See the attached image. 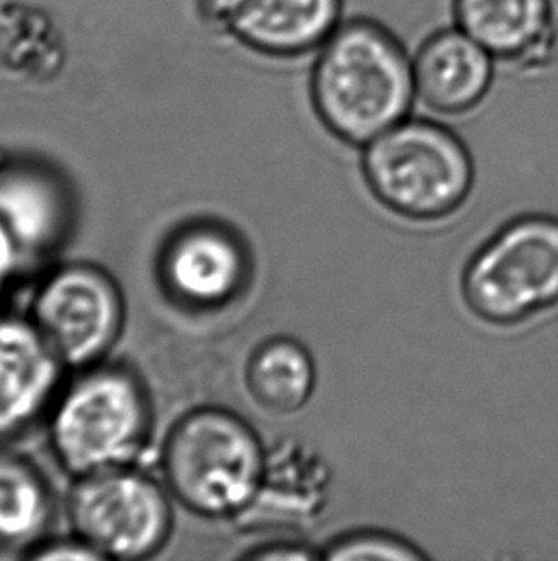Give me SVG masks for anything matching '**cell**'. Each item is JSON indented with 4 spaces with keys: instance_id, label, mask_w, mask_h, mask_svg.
<instances>
[{
    "instance_id": "17",
    "label": "cell",
    "mask_w": 558,
    "mask_h": 561,
    "mask_svg": "<svg viewBox=\"0 0 558 561\" xmlns=\"http://www.w3.org/2000/svg\"><path fill=\"white\" fill-rule=\"evenodd\" d=\"M35 560H104L102 556L92 550L83 540L77 539L75 542H56L53 547H46L40 552H35Z\"/></svg>"
},
{
    "instance_id": "3",
    "label": "cell",
    "mask_w": 558,
    "mask_h": 561,
    "mask_svg": "<svg viewBox=\"0 0 558 561\" xmlns=\"http://www.w3.org/2000/svg\"><path fill=\"white\" fill-rule=\"evenodd\" d=\"M165 478L176 499L201 516H234L257 501L265 481L263 445L242 417L199 410L174 427Z\"/></svg>"
},
{
    "instance_id": "2",
    "label": "cell",
    "mask_w": 558,
    "mask_h": 561,
    "mask_svg": "<svg viewBox=\"0 0 558 561\" xmlns=\"http://www.w3.org/2000/svg\"><path fill=\"white\" fill-rule=\"evenodd\" d=\"M362 169L373 196L414 220L452 215L475 179L465 142L444 123L411 115L363 146Z\"/></svg>"
},
{
    "instance_id": "5",
    "label": "cell",
    "mask_w": 558,
    "mask_h": 561,
    "mask_svg": "<svg viewBox=\"0 0 558 561\" xmlns=\"http://www.w3.org/2000/svg\"><path fill=\"white\" fill-rule=\"evenodd\" d=\"M148 432V404L137 379L114 368L84 374L56 407L53 445L73 473L121 468Z\"/></svg>"
},
{
    "instance_id": "16",
    "label": "cell",
    "mask_w": 558,
    "mask_h": 561,
    "mask_svg": "<svg viewBox=\"0 0 558 561\" xmlns=\"http://www.w3.org/2000/svg\"><path fill=\"white\" fill-rule=\"evenodd\" d=\"M329 560H419L421 554L414 548L383 535H352L332 545Z\"/></svg>"
},
{
    "instance_id": "1",
    "label": "cell",
    "mask_w": 558,
    "mask_h": 561,
    "mask_svg": "<svg viewBox=\"0 0 558 561\" xmlns=\"http://www.w3.org/2000/svg\"><path fill=\"white\" fill-rule=\"evenodd\" d=\"M306 91L322 127L363 148L416 107L411 50L381 20L347 15L310 58Z\"/></svg>"
},
{
    "instance_id": "11",
    "label": "cell",
    "mask_w": 558,
    "mask_h": 561,
    "mask_svg": "<svg viewBox=\"0 0 558 561\" xmlns=\"http://www.w3.org/2000/svg\"><path fill=\"white\" fill-rule=\"evenodd\" d=\"M61 365L35 324L0 320V435L38 416L58 386Z\"/></svg>"
},
{
    "instance_id": "18",
    "label": "cell",
    "mask_w": 558,
    "mask_h": 561,
    "mask_svg": "<svg viewBox=\"0 0 558 561\" xmlns=\"http://www.w3.org/2000/svg\"><path fill=\"white\" fill-rule=\"evenodd\" d=\"M18 251L20 245L15 243L14 236L10 234L8 228L0 222V297L7 289L10 276L14 273Z\"/></svg>"
},
{
    "instance_id": "13",
    "label": "cell",
    "mask_w": 558,
    "mask_h": 561,
    "mask_svg": "<svg viewBox=\"0 0 558 561\" xmlns=\"http://www.w3.org/2000/svg\"><path fill=\"white\" fill-rule=\"evenodd\" d=\"M247 386L260 407L276 414H291L314 393L316 366L301 343L276 337L251 357Z\"/></svg>"
},
{
    "instance_id": "9",
    "label": "cell",
    "mask_w": 558,
    "mask_h": 561,
    "mask_svg": "<svg viewBox=\"0 0 558 561\" xmlns=\"http://www.w3.org/2000/svg\"><path fill=\"white\" fill-rule=\"evenodd\" d=\"M347 0H217L220 23L266 60H309L347 18Z\"/></svg>"
},
{
    "instance_id": "12",
    "label": "cell",
    "mask_w": 558,
    "mask_h": 561,
    "mask_svg": "<svg viewBox=\"0 0 558 561\" xmlns=\"http://www.w3.org/2000/svg\"><path fill=\"white\" fill-rule=\"evenodd\" d=\"M245 276V251L234 236L217 227L186 230L166 251V282L189 304H226L240 291Z\"/></svg>"
},
{
    "instance_id": "10",
    "label": "cell",
    "mask_w": 558,
    "mask_h": 561,
    "mask_svg": "<svg viewBox=\"0 0 558 561\" xmlns=\"http://www.w3.org/2000/svg\"><path fill=\"white\" fill-rule=\"evenodd\" d=\"M419 106L434 117H465L490 99L498 61L453 23L430 31L411 50Z\"/></svg>"
},
{
    "instance_id": "7",
    "label": "cell",
    "mask_w": 558,
    "mask_h": 561,
    "mask_svg": "<svg viewBox=\"0 0 558 561\" xmlns=\"http://www.w3.org/2000/svg\"><path fill=\"white\" fill-rule=\"evenodd\" d=\"M121 324V294L94 266L61 268L35 299V327L63 365L96 363L114 345Z\"/></svg>"
},
{
    "instance_id": "8",
    "label": "cell",
    "mask_w": 558,
    "mask_h": 561,
    "mask_svg": "<svg viewBox=\"0 0 558 561\" xmlns=\"http://www.w3.org/2000/svg\"><path fill=\"white\" fill-rule=\"evenodd\" d=\"M450 23L483 46L499 69L536 76L558 56L555 0H447Z\"/></svg>"
},
{
    "instance_id": "4",
    "label": "cell",
    "mask_w": 558,
    "mask_h": 561,
    "mask_svg": "<svg viewBox=\"0 0 558 561\" xmlns=\"http://www.w3.org/2000/svg\"><path fill=\"white\" fill-rule=\"evenodd\" d=\"M463 297L470 312L513 327L558 301V220L524 217L493 236L468 263Z\"/></svg>"
},
{
    "instance_id": "14",
    "label": "cell",
    "mask_w": 558,
    "mask_h": 561,
    "mask_svg": "<svg viewBox=\"0 0 558 561\" xmlns=\"http://www.w3.org/2000/svg\"><path fill=\"white\" fill-rule=\"evenodd\" d=\"M63 207L50 183L14 173L0 179V222L20 248H43L61 230Z\"/></svg>"
},
{
    "instance_id": "19",
    "label": "cell",
    "mask_w": 558,
    "mask_h": 561,
    "mask_svg": "<svg viewBox=\"0 0 558 561\" xmlns=\"http://www.w3.org/2000/svg\"><path fill=\"white\" fill-rule=\"evenodd\" d=\"M555 2H557V8H558V0H555Z\"/></svg>"
},
{
    "instance_id": "6",
    "label": "cell",
    "mask_w": 558,
    "mask_h": 561,
    "mask_svg": "<svg viewBox=\"0 0 558 561\" xmlns=\"http://www.w3.org/2000/svg\"><path fill=\"white\" fill-rule=\"evenodd\" d=\"M77 533L104 560H143L165 545L173 517L165 493L125 466L83 476L69 501Z\"/></svg>"
},
{
    "instance_id": "15",
    "label": "cell",
    "mask_w": 558,
    "mask_h": 561,
    "mask_svg": "<svg viewBox=\"0 0 558 561\" xmlns=\"http://www.w3.org/2000/svg\"><path fill=\"white\" fill-rule=\"evenodd\" d=\"M48 519L50 496L37 471L22 460L0 458V542L27 545Z\"/></svg>"
}]
</instances>
